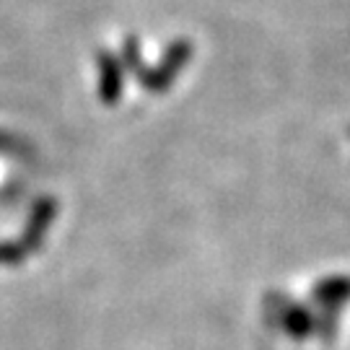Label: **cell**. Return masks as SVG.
Masks as SVG:
<instances>
[{"instance_id": "1", "label": "cell", "mask_w": 350, "mask_h": 350, "mask_svg": "<svg viewBox=\"0 0 350 350\" xmlns=\"http://www.w3.org/2000/svg\"><path fill=\"white\" fill-rule=\"evenodd\" d=\"M189 57H192V44H189V39H176V42L169 44V50L163 52V57L159 63L140 73V83L148 88V91H156V94H159V91H163V88H169L174 83V78L185 70V65L189 63Z\"/></svg>"}, {"instance_id": "2", "label": "cell", "mask_w": 350, "mask_h": 350, "mask_svg": "<svg viewBox=\"0 0 350 350\" xmlns=\"http://www.w3.org/2000/svg\"><path fill=\"white\" fill-rule=\"evenodd\" d=\"M99 63V99L107 107H114L122 96V83H125V68L114 57V52L99 50L96 55Z\"/></svg>"}, {"instance_id": "3", "label": "cell", "mask_w": 350, "mask_h": 350, "mask_svg": "<svg viewBox=\"0 0 350 350\" xmlns=\"http://www.w3.org/2000/svg\"><path fill=\"white\" fill-rule=\"evenodd\" d=\"M122 68H127L130 73H143V57H140V42L138 37H127L125 39V50H122Z\"/></svg>"}]
</instances>
